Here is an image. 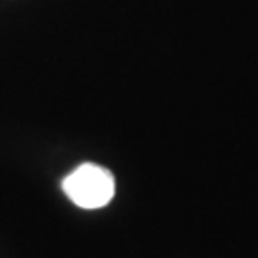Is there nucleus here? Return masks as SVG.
<instances>
[{"mask_svg": "<svg viewBox=\"0 0 258 258\" xmlns=\"http://www.w3.org/2000/svg\"><path fill=\"white\" fill-rule=\"evenodd\" d=\"M65 195L81 209H102L115 195V178L107 168L92 163L77 166L69 176H65Z\"/></svg>", "mask_w": 258, "mask_h": 258, "instance_id": "nucleus-1", "label": "nucleus"}]
</instances>
